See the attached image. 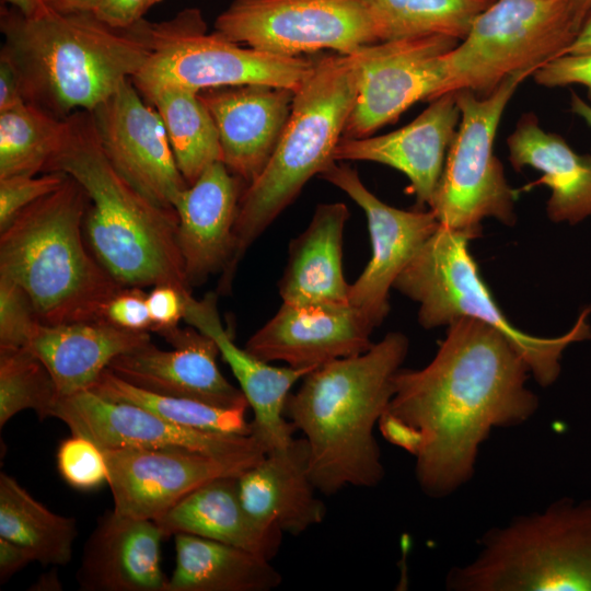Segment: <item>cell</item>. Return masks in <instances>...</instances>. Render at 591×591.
<instances>
[{"label": "cell", "instance_id": "cell-1", "mask_svg": "<svg viewBox=\"0 0 591 591\" xmlns=\"http://www.w3.org/2000/svg\"><path fill=\"white\" fill-rule=\"evenodd\" d=\"M530 374L502 333L461 317L449 325L426 367L398 370L378 428L415 457L425 495L448 497L473 478L480 445L493 429L522 425L536 413L538 398L526 386Z\"/></svg>", "mask_w": 591, "mask_h": 591}, {"label": "cell", "instance_id": "cell-2", "mask_svg": "<svg viewBox=\"0 0 591 591\" xmlns=\"http://www.w3.org/2000/svg\"><path fill=\"white\" fill-rule=\"evenodd\" d=\"M409 340L391 332L367 351L331 361L287 397L285 416L308 443L309 472L318 493L374 487L385 470L374 428L393 393Z\"/></svg>", "mask_w": 591, "mask_h": 591}, {"label": "cell", "instance_id": "cell-3", "mask_svg": "<svg viewBox=\"0 0 591 591\" xmlns=\"http://www.w3.org/2000/svg\"><path fill=\"white\" fill-rule=\"evenodd\" d=\"M1 47L19 71L25 102L66 118L93 112L136 76L151 49L131 26L114 28L94 13L45 4L24 15L1 4Z\"/></svg>", "mask_w": 591, "mask_h": 591}, {"label": "cell", "instance_id": "cell-4", "mask_svg": "<svg viewBox=\"0 0 591 591\" xmlns=\"http://www.w3.org/2000/svg\"><path fill=\"white\" fill-rule=\"evenodd\" d=\"M67 119V136L45 173H65L86 192L83 231L94 257L123 287L166 283L192 292L177 245L175 209L153 204L115 170L91 112L78 111Z\"/></svg>", "mask_w": 591, "mask_h": 591}, {"label": "cell", "instance_id": "cell-5", "mask_svg": "<svg viewBox=\"0 0 591 591\" xmlns=\"http://www.w3.org/2000/svg\"><path fill=\"white\" fill-rule=\"evenodd\" d=\"M89 202L67 175L0 232V276L24 289L43 324L105 320L106 304L123 288L86 244Z\"/></svg>", "mask_w": 591, "mask_h": 591}, {"label": "cell", "instance_id": "cell-6", "mask_svg": "<svg viewBox=\"0 0 591 591\" xmlns=\"http://www.w3.org/2000/svg\"><path fill=\"white\" fill-rule=\"evenodd\" d=\"M357 53L331 55L314 66L294 92L279 142L258 177L241 195L232 258L221 274L220 293L231 290L237 265L248 247L298 197L311 177L334 161L358 93Z\"/></svg>", "mask_w": 591, "mask_h": 591}, {"label": "cell", "instance_id": "cell-7", "mask_svg": "<svg viewBox=\"0 0 591 591\" xmlns=\"http://www.w3.org/2000/svg\"><path fill=\"white\" fill-rule=\"evenodd\" d=\"M451 591H591V499L561 498L483 534Z\"/></svg>", "mask_w": 591, "mask_h": 591}, {"label": "cell", "instance_id": "cell-8", "mask_svg": "<svg viewBox=\"0 0 591 591\" xmlns=\"http://www.w3.org/2000/svg\"><path fill=\"white\" fill-rule=\"evenodd\" d=\"M466 233L441 225L396 278L393 288L419 303L418 322L427 329L450 325L461 317L484 322L502 333L530 367L542 386L560 373L564 350L576 341L591 338L588 316L581 312L564 335L532 336L513 326L495 302L470 254Z\"/></svg>", "mask_w": 591, "mask_h": 591}, {"label": "cell", "instance_id": "cell-9", "mask_svg": "<svg viewBox=\"0 0 591 591\" xmlns=\"http://www.w3.org/2000/svg\"><path fill=\"white\" fill-rule=\"evenodd\" d=\"M582 22L567 0H494L442 56V94H493L509 77L533 74L563 55Z\"/></svg>", "mask_w": 591, "mask_h": 591}, {"label": "cell", "instance_id": "cell-10", "mask_svg": "<svg viewBox=\"0 0 591 591\" xmlns=\"http://www.w3.org/2000/svg\"><path fill=\"white\" fill-rule=\"evenodd\" d=\"M151 54L131 78L139 93L160 85L196 92L263 84L297 91L313 69L314 60L241 47L218 32L208 33L197 8H187L162 22L141 20L132 25Z\"/></svg>", "mask_w": 591, "mask_h": 591}, {"label": "cell", "instance_id": "cell-11", "mask_svg": "<svg viewBox=\"0 0 591 591\" xmlns=\"http://www.w3.org/2000/svg\"><path fill=\"white\" fill-rule=\"evenodd\" d=\"M530 76L515 73L486 97L468 90L455 92L461 119L429 207L441 225L474 239L486 218L509 227L515 223L517 192L494 153V140L506 106Z\"/></svg>", "mask_w": 591, "mask_h": 591}, {"label": "cell", "instance_id": "cell-12", "mask_svg": "<svg viewBox=\"0 0 591 591\" xmlns=\"http://www.w3.org/2000/svg\"><path fill=\"white\" fill-rule=\"evenodd\" d=\"M215 31L288 57L322 49L350 55L379 43L362 0H233L216 19Z\"/></svg>", "mask_w": 591, "mask_h": 591}, {"label": "cell", "instance_id": "cell-13", "mask_svg": "<svg viewBox=\"0 0 591 591\" xmlns=\"http://www.w3.org/2000/svg\"><path fill=\"white\" fill-rule=\"evenodd\" d=\"M459 42L432 35L380 42L359 49L358 93L343 137L371 136L415 103L442 95V56Z\"/></svg>", "mask_w": 591, "mask_h": 591}, {"label": "cell", "instance_id": "cell-14", "mask_svg": "<svg viewBox=\"0 0 591 591\" xmlns=\"http://www.w3.org/2000/svg\"><path fill=\"white\" fill-rule=\"evenodd\" d=\"M50 417L65 422L71 434L88 438L101 449L184 450L250 465L266 455L253 436L178 426L143 407L111 401L91 391L58 397Z\"/></svg>", "mask_w": 591, "mask_h": 591}, {"label": "cell", "instance_id": "cell-15", "mask_svg": "<svg viewBox=\"0 0 591 591\" xmlns=\"http://www.w3.org/2000/svg\"><path fill=\"white\" fill-rule=\"evenodd\" d=\"M91 113L100 144L115 170L150 201L174 209L188 184L159 113L144 102L131 79Z\"/></svg>", "mask_w": 591, "mask_h": 591}, {"label": "cell", "instance_id": "cell-16", "mask_svg": "<svg viewBox=\"0 0 591 591\" xmlns=\"http://www.w3.org/2000/svg\"><path fill=\"white\" fill-rule=\"evenodd\" d=\"M328 165L320 176L346 193L363 210L372 254L358 279L349 287V303L376 327L390 311L389 292L427 240L440 227L429 210H402L380 200L346 164Z\"/></svg>", "mask_w": 591, "mask_h": 591}, {"label": "cell", "instance_id": "cell-17", "mask_svg": "<svg viewBox=\"0 0 591 591\" xmlns=\"http://www.w3.org/2000/svg\"><path fill=\"white\" fill-rule=\"evenodd\" d=\"M118 514L155 520L189 493L223 476H240L244 462L184 450L102 449Z\"/></svg>", "mask_w": 591, "mask_h": 591}, {"label": "cell", "instance_id": "cell-18", "mask_svg": "<svg viewBox=\"0 0 591 591\" xmlns=\"http://www.w3.org/2000/svg\"><path fill=\"white\" fill-rule=\"evenodd\" d=\"M158 334L172 346L171 350L160 349L150 340L116 357L108 369L125 382L152 393L224 408L248 407L241 389L220 372V350L209 335L193 326Z\"/></svg>", "mask_w": 591, "mask_h": 591}, {"label": "cell", "instance_id": "cell-19", "mask_svg": "<svg viewBox=\"0 0 591 591\" xmlns=\"http://www.w3.org/2000/svg\"><path fill=\"white\" fill-rule=\"evenodd\" d=\"M375 326L350 303L300 306L282 302L277 313L246 341L245 349L266 362L316 369L367 351Z\"/></svg>", "mask_w": 591, "mask_h": 591}, {"label": "cell", "instance_id": "cell-20", "mask_svg": "<svg viewBox=\"0 0 591 591\" xmlns=\"http://www.w3.org/2000/svg\"><path fill=\"white\" fill-rule=\"evenodd\" d=\"M460 119L455 92H449L432 100L420 115L397 130L382 136L341 137L333 159L370 161L396 169L409 179L418 209L430 207Z\"/></svg>", "mask_w": 591, "mask_h": 591}, {"label": "cell", "instance_id": "cell-21", "mask_svg": "<svg viewBox=\"0 0 591 591\" xmlns=\"http://www.w3.org/2000/svg\"><path fill=\"white\" fill-rule=\"evenodd\" d=\"M220 140L221 162L252 184L270 160L291 113L294 91L263 84L198 92Z\"/></svg>", "mask_w": 591, "mask_h": 591}, {"label": "cell", "instance_id": "cell-22", "mask_svg": "<svg viewBox=\"0 0 591 591\" xmlns=\"http://www.w3.org/2000/svg\"><path fill=\"white\" fill-rule=\"evenodd\" d=\"M184 321L217 343L254 413L252 436L266 454L288 445L294 439L296 428L285 416L287 397L312 369L274 367L237 347L221 323L213 292L200 300L188 294Z\"/></svg>", "mask_w": 591, "mask_h": 591}, {"label": "cell", "instance_id": "cell-23", "mask_svg": "<svg viewBox=\"0 0 591 591\" xmlns=\"http://www.w3.org/2000/svg\"><path fill=\"white\" fill-rule=\"evenodd\" d=\"M221 162L210 164L177 198V245L190 288L223 273L234 250V224L244 189Z\"/></svg>", "mask_w": 591, "mask_h": 591}, {"label": "cell", "instance_id": "cell-24", "mask_svg": "<svg viewBox=\"0 0 591 591\" xmlns=\"http://www.w3.org/2000/svg\"><path fill=\"white\" fill-rule=\"evenodd\" d=\"M163 534L153 520L107 511L85 542L77 581L83 591H166Z\"/></svg>", "mask_w": 591, "mask_h": 591}, {"label": "cell", "instance_id": "cell-25", "mask_svg": "<svg viewBox=\"0 0 591 591\" xmlns=\"http://www.w3.org/2000/svg\"><path fill=\"white\" fill-rule=\"evenodd\" d=\"M245 510L263 525L299 535L320 524L326 512L316 497L309 472V449L304 438L268 452L237 477Z\"/></svg>", "mask_w": 591, "mask_h": 591}, {"label": "cell", "instance_id": "cell-26", "mask_svg": "<svg viewBox=\"0 0 591 591\" xmlns=\"http://www.w3.org/2000/svg\"><path fill=\"white\" fill-rule=\"evenodd\" d=\"M150 340L147 331L126 329L107 320L38 323L28 348L46 366L62 397L90 391L116 357Z\"/></svg>", "mask_w": 591, "mask_h": 591}, {"label": "cell", "instance_id": "cell-27", "mask_svg": "<svg viewBox=\"0 0 591 591\" xmlns=\"http://www.w3.org/2000/svg\"><path fill=\"white\" fill-rule=\"evenodd\" d=\"M348 217L343 202L321 204L306 229L290 242L288 262L278 282L283 303H349L350 285L343 274V234Z\"/></svg>", "mask_w": 591, "mask_h": 591}, {"label": "cell", "instance_id": "cell-28", "mask_svg": "<svg viewBox=\"0 0 591 591\" xmlns=\"http://www.w3.org/2000/svg\"><path fill=\"white\" fill-rule=\"evenodd\" d=\"M237 477L223 476L207 482L153 520L163 536L196 535L271 560L279 552L283 532L251 517L242 505Z\"/></svg>", "mask_w": 591, "mask_h": 591}, {"label": "cell", "instance_id": "cell-29", "mask_svg": "<svg viewBox=\"0 0 591 591\" xmlns=\"http://www.w3.org/2000/svg\"><path fill=\"white\" fill-rule=\"evenodd\" d=\"M507 146L514 170L530 166L543 173L529 186L551 189L546 210L552 221L575 224L591 217V155L577 153L561 136L545 131L533 113L521 116Z\"/></svg>", "mask_w": 591, "mask_h": 591}, {"label": "cell", "instance_id": "cell-30", "mask_svg": "<svg viewBox=\"0 0 591 591\" xmlns=\"http://www.w3.org/2000/svg\"><path fill=\"white\" fill-rule=\"evenodd\" d=\"M174 537L176 563L166 591H270L282 581L259 555L196 535Z\"/></svg>", "mask_w": 591, "mask_h": 591}, {"label": "cell", "instance_id": "cell-31", "mask_svg": "<svg viewBox=\"0 0 591 591\" xmlns=\"http://www.w3.org/2000/svg\"><path fill=\"white\" fill-rule=\"evenodd\" d=\"M141 95L159 113L177 167L188 185L210 164L221 161L218 130L198 92L160 85Z\"/></svg>", "mask_w": 591, "mask_h": 591}, {"label": "cell", "instance_id": "cell-32", "mask_svg": "<svg viewBox=\"0 0 591 591\" xmlns=\"http://www.w3.org/2000/svg\"><path fill=\"white\" fill-rule=\"evenodd\" d=\"M77 536L74 518L54 513L14 477L0 474V537L22 545L43 565H66Z\"/></svg>", "mask_w": 591, "mask_h": 591}, {"label": "cell", "instance_id": "cell-33", "mask_svg": "<svg viewBox=\"0 0 591 591\" xmlns=\"http://www.w3.org/2000/svg\"><path fill=\"white\" fill-rule=\"evenodd\" d=\"M378 42L440 35L462 40L494 0H362Z\"/></svg>", "mask_w": 591, "mask_h": 591}, {"label": "cell", "instance_id": "cell-34", "mask_svg": "<svg viewBox=\"0 0 591 591\" xmlns=\"http://www.w3.org/2000/svg\"><path fill=\"white\" fill-rule=\"evenodd\" d=\"M67 131V117H55L27 102L0 112V178L45 173Z\"/></svg>", "mask_w": 591, "mask_h": 591}, {"label": "cell", "instance_id": "cell-35", "mask_svg": "<svg viewBox=\"0 0 591 591\" xmlns=\"http://www.w3.org/2000/svg\"><path fill=\"white\" fill-rule=\"evenodd\" d=\"M90 391L111 401L138 405L178 426L252 436V422L245 418L247 408H224L199 401L152 393L125 382L109 369L103 371Z\"/></svg>", "mask_w": 591, "mask_h": 591}, {"label": "cell", "instance_id": "cell-36", "mask_svg": "<svg viewBox=\"0 0 591 591\" xmlns=\"http://www.w3.org/2000/svg\"><path fill=\"white\" fill-rule=\"evenodd\" d=\"M57 398L51 374L28 347L0 349L1 428L25 409H33L40 420L50 417Z\"/></svg>", "mask_w": 591, "mask_h": 591}, {"label": "cell", "instance_id": "cell-37", "mask_svg": "<svg viewBox=\"0 0 591 591\" xmlns=\"http://www.w3.org/2000/svg\"><path fill=\"white\" fill-rule=\"evenodd\" d=\"M57 468L63 480L79 490H93L107 483L103 451L93 441L72 434L57 450Z\"/></svg>", "mask_w": 591, "mask_h": 591}, {"label": "cell", "instance_id": "cell-38", "mask_svg": "<svg viewBox=\"0 0 591 591\" xmlns=\"http://www.w3.org/2000/svg\"><path fill=\"white\" fill-rule=\"evenodd\" d=\"M38 323L32 300L24 289L0 276V349L28 347Z\"/></svg>", "mask_w": 591, "mask_h": 591}, {"label": "cell", "instance_id": "cell-39", "mask_svg": "<svg viewBox=\"0 0 591 591\" xmlns=\"http://www.w3.org/2000/svg\"><path fill=\"white\" fill-rule=\"evenodd\" d=\"M67 174L46 172L36 175H13L0 178V232L26 207L57 190Z\"/></svg>", "mask_w": 591, "mask_h": 591}, {"label": "cell", "instance_id": "cell-40", "mask_svg": "<svg viewBox=\"0 0 591 591\" xmlns=\"http://www.w3.org/2000/svg\"><path fill=\"white\" fill-rule=\"evenodd\" d=\"M532 77L537 84L547 88L582 85L588 91L591 104V53L554 58L541 66Z\"/></svg>", "mask_w": 591, "mask_h": 591}, {"label": "cell", "instance_id": "cell-41", "mask_svg": "<svg viewBox=\"0 0 591 591\" xmlns=\"http://www.w3.org/2000/svg\"><path fill=\"white\" fill-rule=\"evenodd\" d=\"M147 294L143 288L123 287L106 304L104 318L130 331H151Z\"/></svg>", "mask_w": 591, "mask_h": 591}, {"label": "cell", "instance_id": "cell-42", "mask_svg": "<svg viewBox=\"0 0 591 591\" xmlns=\"http://www.w3.org/2000/svg\"><path fill=\"white\" fill-rule=\"evenodd\" d=\"M192 292H183L175 286L161 283L153 286L147 294V303L152 322L151 331L160 333L178 326L184 320L186 297Z\"/></svg>", "mask_w": 591, "mask_h": 591}, {"label": "cell", "instance_id": "cell-43", "mask_svg": "<svg viewBox=\"0 0 591 591\" xmlns=\"http://www.w3.org/2000/svg\"><path fill=\"white\" fill-rule=\"evenodd\" d=\"M161 0H101L94 14L107 25L126 30L143 20V15Z\"/></svg>", "mask_w": 591, "mask_h": 591}, {"label": "cell", "instance_id": "cell-44", "mask_svg": "<svg viewBox=\"0 0 591 591\" xmlns=\"http://www.w3.org/2000/svg\"><path fill=\"white\" fill-rule=\"evenodd\" d=\"M25 100L19 71L10 57L0 51V112L15 107Z\"/></svg>", "mask_w": 591, "mask_h": 591}, {"label": "cell", "instance_id": "cell-45", "mask_svg": "<svg viewBox=\"0 0 591 591\" xmlns=\"http://www.w3.org/2000/svg\"><path fill=\"white\" fill-rule=\"evenodd\" d=\"M35 561L33 555L22 545L0 537V582L5 583L27 564Z\"/></svg>", "mask_w": 591, "mask_h": 591}, {"label": "cell", "instance_id": "cell-46", "mask_svg": "<svg viewBox=\"0 0 591 591\" xmlns=\"http://www.w3.org/2000/svg\"><path fill=\"white\" fill-rule=\"evenodd\" d=\"M43 3L61 13H93L101 0H42Z\"/></svg>", "mask_w": 591, "mask_h": 591}, {"label": "cell", "instance_id": "cell-47", "mask_svg": "<svg viewBox=\"0 0 591 591\" xmlns=\"http://www.w3.org/2000/svg\"><path fill=\"white\" fill-rule=\"evenodd\" d=\"M591 53V11L583 21L578 34L565 49L564 55H579ZM560 57V56H559Z\"/></svg>", "mask_w": 591, "mask_h": 591}, {"label": "cell", "instance_id": "cell-48", "mask_svg": "<svg viewBox=\"0 0 591 591\" xmlns=\"http://www.w3.org/2000/svg\"><path fill=\"white\" fill-rule=\"evenodd\" d=\"M571 112L581 117L591 127V104L572 93L570 99Z\"/></svg>", "mask_w": 591, "mask_h": 591}, {"label": "cell", "instance_id": "cell-49", "mask_svg": "<svg viewBox=\"0 0 591 591\" xmlns=\"http://www.w3.org/2000/svg\"><path fill=\"white\" fill-rule=\"evenodd\" d=\"M2 3L16 9L24 15L35 13L44 4L42 0H2Z\"/></svg>", "mask_w": 591, "mask_h": 591}, {"label": "cell", "instance_id": "cell-50", "mask_svg": "<svg viewBox=\"0 0 591 591\" xmlns=\"http://www.w3.org/2000/svg\"><path fill=\"white\" fill-rule=\"evenodd\" d=\"M32 590H61V583L56 573L49 572L42 576Z\"/></svg>", "mask_w": 591, "mask_h": 591}, {"label": "cell", "instance_id": "cell-51", "mask_svg": "<svg viewBox=\"0 0 591 591\" xmlns=\"http://www.w3.org/2000/svg\"><path fill=\"white\" fill-rule=\"evenodd\" d=\"M567 1L570 3L572 9L575 10L579 20L583 23L587 15L591 11V0H567Z\"/></svg>", "mask_w": 591, "mask_h": 591}]
</instances>
